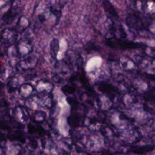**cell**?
I'll list each match as a JSON object with an SVG mask.
<instances>
[{
  "label": "cell",
  "instance_id": "cell-1",
  "mask_svg": "<svg viewBox=\"0 0 155 155\" xmlns=\"http://www.w3.org/2000/svg\"><path fill=\"white\" fill-rule=\"evenodd\" d=\"M125 23L131 31L139 33L145 32L154 36V33L150 30L151 25L154 24V18L150 15L135 10L128 13L125 19Z\"/></svg>",
  "mask_w": 155,
  "mask_h": 155
},
{
  "label": "cell",
  "instance_id": "cell-2",
  "mask_svg": "<svg viewBox=\"0 0 155 155\" xmlns=\"http://www.w3.org/2000/svg\"><path fill=\"white\" fill-rule=\"evenodd\" d=\"M105 44L110 47L120 50H132L144 48L147 47L146 44L141 42H133L126 39L117 38L115 37L107 38L105 39Z\"/></svg>",
  "mask_w": 155,
  "mask_h": 155
},
{
  "label": "cell",
  "instance_id": "cell-3",
  "mask_svg": "<svg viewBox=\"0 0 155 155\" xmlns=\"http://www.w3.org/2000/svg\"><path fill=\"white\" fill-rule=\"evenodd\" d=\"M18 38V31L14 28H6L0 33V41L5 45L9 46L13 44Z\"/></svg>",
  "mask_w": 155,
  "mask_h": 155
},
{
  "label": "cell",
  "instance_id": "cell-4",
  "mask_svg": "<svg viewBox=\"0 0 155 155\" xmlns=\"http://www.w3.org/2000/svg\"><path fill=\"white\" fill-rule=\"evenodd\" d=\"M33 50L32 40L28 37H22L18 42L17 51L18 53L22 55L30 54Z\"/></svg>",
  "mask_w": 155,
  "mask_h": 155
},
{
  "label": "cell",
  "instance_id": "cell-5",
  "mask_svg": "<svg viewBox=\"0 0 155 155\" xmlns=\"http://www.w3.org/2000/svg\"><path fill=\"white\" fill-rule=\"evenodd\" d=\"M102 7L108 19L112 21H119V16L109 0H102Z\"/></svg>",
  "mask_w": 155,
  "mask_h": 155
},
{
  "label": "cell",
  "instance_id": "cell-6",
  "mask_svg": "<svg viewBox=\"0 0 155 155\" xmlns=\"http://www.w3.org/2000/svg\"><path fill=\"white\" fill-rule=\"evenodd\" d=\"M20 13V10L18 7L11 5L10 8L3 15L1 20L4 25L12 24Z\"/></svg>",
  "mask_w": 155,
  "mask_h": 155
},
{
  "label": "cell",
  "instance_id": "cell-7",
  "mask_svg": "<svg viewBox=\"0 0 155 155\" xmlns=\"http://www.w3.org/2000/svg\"><path fill=\"white\" fill-rule=\"evenodd\" d=\"M38 62V59L35 56H29L19 62L18 66L23 70L33 68Z\"/></svg>",
  "mask_w": 155,
  "mask_h": 155
},
{
  "label": "cell",
  "instance_id": "cell-8",
  "mask_svg": "<svg viewBox=\"0 0 155 155\" xmlns=\"http://www.w3.org/2000/svg\"><path fill=\"white\" fill-rule=\"evenodd\" d=\"M54 88V85L48 80L42 79L37 85V90L41 93H49Z\"/></svg>",
  "mask_w": 155,
  "mask_h": 155
},
{
  "label": "cell",
  "instance_id": "cell-9",
  "mask_svg": "<svg viewBox=\"0 0 155 155\" xmlns=\"http://www.w3.org/2000/svg\"><path fill=\"white\" fill-rule=\"evenodd\" d=\"M59 50V40L57 38H53L50 43V53L51 58L56 59Z\"/></svg>",
  "mask_w": 155,
  "mask_h": 155
},
{
  "label": "cell",
  "instance_id": "cell-10",
  "mask_svg": "<svg viewBox=\"0 0 155 155\" xmlns=\"http://www.w3.org/2000/svg\"><path fill=\"white\" fill-rule=\"evenodd\" d=\"M68 124L72 127H76L79 126L80 120H81V116L78 113H73L71 114L67 119Z\"/></svg>",
  "mask_w": 155,
  "mask_h": 155
},
{
  "label": "cell",
  "instance_id": "cell-11",
  "mask_svg": "<svg viewBox=\"0 0 155 155\" xmlns=\"http://www.w3.org/2000/svg\"><path fill=\"white\" fill-rule=\"evenodd\" d=\"M99 90L105 93H113L117 91L116 88L111 84H102L98 87Z\"/></svg>",
  "mask_w": 155,
  "mask_h": 155
},
{
  "label": "cell",
  "instance_id": "cell-12",
  "mask_svg": "<svg viewBox=\"0 0 155 155\" xmlns=\"http://www.w3.org/2000/svg\"><path fill=\"white\" fill-rule=\"evenodd\" d=\"M153 150V147L151 146H143V147H133L132 151L134 153L137 154H142L145 152H148Z\"/></svg>",
  "mask_w": 155,
  "mask_h": 155
},
{
  "label": "cell",
  "instance_id": "cell-13",
  "mask_svg": "<svg viewBox=\"0 0 155 155\" xmlns=\"http://www.w3.org/2000/svg\"><path fill=\"white\" fill-rule=\"evenodd\" d=\"M76 90L75 87L73 85H65L62 87V91L67 94H70L74 93Z\"/></svg>",
  "mask_w": 155,
  "mask_h": 155
},
{
  "label": "cell",
  "instance_id": "cell-14",
  "mask_svg": "<svg viewBox=\"0 0 155 155\" xmlns=\"http://www.w3.org/2000/svg\"><path fill=\"white\" fill-rule=\"evenodd\" d=\"M67 102L69 103V104H70V105L71 106V108L74 109V108H77L78 102L74 100V99H72V98L68 97V98H67Z\"/></svg>",
  "mask_w": 155,
  "mask_h": 155
},
{
  "label": "cell",
  "instance_id": "cell-15",
  "mask_svg": "<svg viewBox=\"0 0 155 155\" xmlns=\"http://www.w3.org/2000/svg\"><path fill=\"white\" fill-rule=\"evenodd\" d=\"M8 138L10 140H18V141H19L21 142H25V139H23L22 137H21L20 136H18L12 135V136H9Z\"/></svg>",
  "mask_w": 155,
  "mask_h": 155
},
{
  "label": "cell",
  "instance_id": "cell-16",
  "mask_svg": "<svg viewBox=\"0 0 155 155\" xmlns=\"http://www.w3.org/2000/svg\"><path fill=\"white\" fill-rule=\"evenodd\" d=\"M0 127L2 129H4V130H9L10 129L9 126L3 120H0Z\"/></svg>",
  "mask_w": 155,
  "mask_h": 155
},
{
  "label": "cell",
  "instance_id": "cell-17",
  "mask_svg": "<svg viewBox=\"0 0 155 155\" xmlns=\"http://www.w3.org/2000/svg\"><path fill=\"white\" fill-rule=\"evenodd\" d=\"M8 1L6 0H0V10L4 8L8 4Z\"/></svg>",
  "mask_w": 155,
  "mask_h": 155
},
{
  "label": "cell",
  "instance_id": "cell-18",
  "mask_svg": "<svg viewBox=\"0 0 155 155\" xmlns=\"http://www.w3.org/2000/svg\"><path fill=\"white\" fill-rule=\"evenodd\" d=\"M1 105L2 107H7L8 104H7V102L4 99H2L1 100Z\"/></svg>",
  "mask_w": 155,
  "mask_h": 155
},
{
  "label": "cell",
  "instance_id": "cell-19",
  "mask_svg": "<svg viewBox=\"0 0 155 155\" xmlns=\"http://www.w3.org/2000/svg\"><path fill=\"white\" fill-rule=\"evenodd\" d=\"M4 135L0 133V141L4 140Z\"/></svg>",
  "mask_w": 155,
  "mask_h": 155
},
{
  "label": "cell",
  "instance_id": "cell-20",
  "mask_svg": "<svg viewBox=\"0 0 155 155\" xmlns=\"http://www.w3.org/2000/svg\"><path fill=\"white\" fill-rule=\"evenodd\" d=\"M2 86H3V84H2L1 82H0V88L2 87Z\"/></svg>",
  "mask_w": 155,
  "mask_h": 155
}]
</instances>
